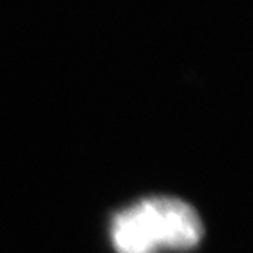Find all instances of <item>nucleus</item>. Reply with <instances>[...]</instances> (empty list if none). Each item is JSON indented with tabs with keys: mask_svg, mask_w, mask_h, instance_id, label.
I'll use <instances>...</instances> for the list:
<instances>
[{
	"mask_svg": "<svg viewBox=\"0 0 253 253\" xmlns=\"http://www.w3.org/2000/svg\"><path fill=\"white\" fill-rule=\"evenodd\" d=\"M203 238L195 208L174 197H150L120 210L111 223L117 253H158L190 250Z\"/></svg>",
	"mask_w": 253,
	"mask_h": 253,
	"instance_id": "obj_1",
	"label": "nucleus"
}]
</instances>
